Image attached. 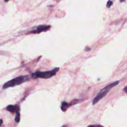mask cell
Returning a JSON list of instances; mask_svg holds the SVG:
<instances>
[{"label":"cell","mask_w":127,"mask_h":127,"mask_svg":"<svg viewBox=\"0 0 127 127\" xmlns=\"http://www.w3.org/2000/svg\"><path fill=\"white\" fill-rule=\"evenodd\" d=\"M31 78V77L29 75H21L16 77V78L9 80L4 83L3 86V89H5L9 87H16V86L20 85L27 81L29 80Z\"/></svg>","instance_id":"6da1fadb"},{"label":"cell","mask_w":127,"mask_h":127,"mask_svg":"<svg viewBox=\"0 0 127 127\" xmlns=\"http://www.w3.org/2000/svg\"><path fill=\"white\" fill-rule=\"evenodd\" d=\"M119 83V81H116L115 82H113L110 84L107 85L104 88H103L102 90H101L97 94L92 100V105H94L95 104H96L103 97H105L107 94L110 91V90L114 87L115 86L117 85Z\"/></svg>","instance_id":"7a4b0ae2"},{"label":"cell","mask_w":127,"mask_h":127,"mask_svg":"<svg viewBox=\"0 0 127 127\" xmlns=\"http://www.w3.org/2000/svg\"><path fill=\"white\" fill-rule=\"evenodd\" d=\"M59 69V67H57L50 71H36L31 74V78L34 79H36L37 78L44 79H49L56 75Z\"/></svg>","instance_id":"3957f363"},{"label":"cell","mask_w":127,"mask_h":127,"mask_svg":"<svg viewBox=\"0 0 127 127\" xmlns=\"http://www.w3.org/2000/svg\"><path fill=\"white\" fill-rule=\"evenodd\" d=\"M51 28L50 25H41L37 27L36 29L33 30L32 31H29L27 34H38L41 32L43 31H46L49 30Z\"/></svg>","instance_id":"277c9868"},{"label":"cell","mask_w":127,"mask_h":127,"mask_svg":"<svg viewBox=\"0 0 127 127\" xmlns=\"http://www.w3.org/2000/svg\"><path fill=\"white\" fill-rule=\"evenodd\" d=\"M6 109L12 113L17 112L20 110V107L18 105H9L7 106Z\"/></svg>","instance_id":"5b68a950"},{"label":"cell","mask_w":127,"mask_h":127,"mask_svg":"<svg viewBox=\"0 0 127 127\" xmlns=\"http://www.w3.org/2000/svg\"><path fill=\"white\" fill-rule=\"evenodd\" d=\"M20 121V113L17 112L16 113V115L15 117V121L16 123H19V122Z\"/></svg>","instance_id":"8992f818"},{"label":"cell","mask_w":127,"mask_h":127,"mask_svg":"<svg viewBox=\"0 0 127 127\" xmlns=\"http://www.w3.org/2000/svg\"><path fill=\"white\" fill-rule=\"evenodd\" d=\"M113 4V2L111 1H108L107 3V7L108 8H110L111 7V6Z\"/></svg>","instance_id":"52a82bcc"},{"label":"cell","mask_w":127,"mask_h":127,"mask_svg":"<svg viewBox=\"0 0 127 127\" xmlns=\"http://www.w3.org/2000/svg\"><path fill=\"white\" fill-rule=\"evenodd\" d=\"M123 90H124V92H125L126 93H127V86H126V87H124V88L123 89Z\"/></svg>","instance_id":"ba28073f"},{"label":"cell","mask_w":127,"mask_h":127,"mask_svg":"<svg viewBox=\"0 0 127 127\" xmlns=\"http://www.w3.org/2000/svg\"><path fill=\"white\" fill-rule=\"evenodd\" d=\"M88 47H86V48H85V50L86 51H89L90 50V48H88Z\"/></svg>","instance_id":"9c48e42d"},{"label":"cell","mask_w":127,"mask_h":127,"mask_svg":"<svg viewBox=\"0 0 127 127\" xmlns=\"http://www.w3.org/2000/svg\"><path fill=\"white\" fill-rule=\"evenodd\" d=\"M2 124H3V120L2 119H1V124H0V126H1Z\"/></svg>","instance_id":"30bf717a"},{"label":"cell","mask_w":127,"mask_h":127,"mask_svg":"<svg viewBox=\"0 0 127 127\" xmlns=\"http://www.w3.org/2000/svg\"><path fill=\"white\" fill-rule=\"evenodd\" d=\"M120 2L122 3V2H125V0H120Z\"/></svg>","instance_id":"8fae6325"},{"label":"cell","mask_w":127,"mask_h":127,"mask_svg":"<svg viewBox=\"0 0 127 127\" xmlns=\"http://www.w3.org/2000/svg\"><path fill=\"white\" fill-rule=\"evenodd\" d=\"M9 1V0H4V2H7L8 1Z\"/></svg>","instance_id":"7c38bea8"}]
</instances>
